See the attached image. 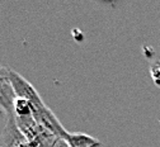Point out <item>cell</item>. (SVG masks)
<instances>
[{"label": "cell", "instance_id": "cell-7", "mask_svg": "<svg viewBox=\"0 0 160 147\" xmlns=\"http://www.w3.org/2000/svg\"><path fill=\"white\" fill-rule=\"evenodd\" d=\"M33 114V105L24 100V99H15L14 103V115H19V117H24V115H31Z\"/></svg>", "mask_w": 160, "mask_h": 147}, {"label": "cell", "instance_id": "cell-2", "mask_svg": "<svg viewBox=\"0 0 160 147\" xmlns=\"http://www.w3.org/2000/svg\"><path fill=\"white\" fill-rule=\"evenodd\" d=\"M33 117L41 127H43L46 131L51 132L52 135H55L58 138L65 140L66 135L69 133L64 128L61 122L58 120V118L55 115V113L46 105V104H43L41 107L33 108Z\"/></svg>", "mask_w": 160, "mask_h": 147}, {"label": "cell", "instance_id": "cell-1", "mask_svg": "<svg viewBox=\"0 0 160 147\" xmlns=\"http://www.w3.org/2000/svg\"><path fill=\"white\" fill-rule=\"evenodd\" d=\"M8 80H9L10 85L13 88V91H14V94L18 99H24V100L29 101L33 105V108L41 107L45 104L42 98L39 96L38 91L33 88L32 84L28 80H26L21 74H18L17 71L9 69Z\"/></svg>", "mask_w": 160, "mask_h": 147}, {"label": "cell", "instance_id": "cell-4", "mask_svg": "<svg viewBox=\"0 0 160 147\" xmlns=\"http://www.w3.org/2000/svg\"><path fill=\"white\" fill-rule=\"evenodd\" d=\"M15 123L18 125L19 131H21L24 137L27 138V141H32L33 138H36L41 132L45 131L43 127L38 124V122L34 119L33 114L31 115H24V117H19V115H14Z\"/></svg>", "mask_w": 160, "mask_h": 147}, {"label": "cell", "instance_id": "cell-8", "mask_svg": "<svg viewBox=\"0 0 160 147\" xmlns=\"http://www.w3.org/2000/svg\"><path fill=\"white\" fill-rule=\"evenodd\" d=\"M149 71H150V76L154 81V84L156 86H160V60L152 62L150 65Z\"/></svg>", "mask_w": 160, "mask_h": 147}, {"label": "cell", "instance_id": "cell-9", "mask_svg": "<svg viewBox=\"0 0 160 147\" xmlns=\"http://www.w3.org/2000/svg\"><path fill=\"white\" fill-rule=\"evenodd\" d=\"M53 147H69V146H68V143H66V141H65V140L58 138V140L55 142Z\"/></svg>", "mask_w": 160, "mask_h": 147}, {"label": "cell", "instance_id": "cell-6", "mask_svg": "<svg viewBox=\"0 0 160 147\" xmlns=\"http://www.w3.org/2000/svg\"><path fill=\"white\" fill-rule=\"evenodd\" d=\"M65 141L69 147H101L102 143L98 138L87 133H68Z\"/></svg>", "mask_w": 160, "mask_h": 147}, {"label": "cell", "instance_id": "cell-5", "mask_svg": "<svg viewBox=\"0 0 160 147\" xmlns=\"http://www.w3.org/2000/svg\"><path fill=\"white\" fill-rule=\"evenodd\" d=\"M15 99L9 80H0V109L7 112V115H14Z\"/></svg>", "mask_w": 160, "mask_h": 147}, {"label": "cell", "instance_id": "cell-3", "mask_svg": "<svg viewBox=\"0 0 160 147\" xmlns=\"http://www.w3.org/2000/svg\"><path fill=\"white\" fill-rule=\"evenodd\" d=\"M0 147H29L27 138L18 128L14 115H8L5 127L0 135Z\"/></svg>", "mask_w": 160, "mask_h": 147}]
</instances>
